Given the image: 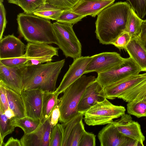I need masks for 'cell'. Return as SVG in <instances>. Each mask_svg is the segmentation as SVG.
I'll use <instances>...</instances> for the list:
<instances>
[{
    "label": "cell",
    "instance_id": "5bb4252c",
    "mask_svg": "<svg viewBox=\"0 0 146 146\" xmlns=\"http://www.w3.org/2000/svg\"><path fill=\"white\" fill-rule=\"evenodd\" d=\"M106 98L104 88L96 80L85 90L78 105V112L84 115L90 108Z\"/></svg>",
    "mask_w": 146,
    "mask_h": 146
},
{
    "label": "cell",
    "instance_id": "ab89813d",
    "mask_svg": "<svg viewBox=\"0 0 146 146\" xmlns=\"http://www.w3.org/2000/svg\"><path fill=\"white\" fill-rule=\"evenodd\" d=\"M0 109L3 112L9 107L6 94L5 85L0 80Z\"/></svg>",
    "mask_w": 146,
    "mask_h": 146
},
{
    "label": "cell",
    "instance_id": "d590c367",
    "mask_svg": "<svg viewBox=\"0 0 146 146\" xmlns=\"http://www.w3.org/2000/svg\"><path fill=\"white\" fill-rule=\"evenodd\" d=\"M132 37L128 32L124 31L119 35L111 44L119 50L125 49Z\"/></svg>",
    "mask_w": 146,
    "mask_h": 146
},
{
    "label": "cell",
    "instance_id": "e0dca14e",
    "mask_svg": "<svg viewBox=\"0 0 146 146\" xmlns=\"http://www.w3.org/2000/svg\"><path fill=\"white\" fill-rule=\"evenodd\" d=\"M25 44L13 34L0 40V59L19 57L24 54Z\"/></svg>",
    "mask_w": 146,
    "mask_h": 146
},
{
    "label": "cell",
    "instance_id": "4dcf8cb0",
    "mask_svg": "<svg viewBox=\"0 0 146 146\" xmlns=\"http://www.w3.org/2000/svg\"><path fill=\"white\" fill-rule=\"evenodd\" d=\"M86 17L75 13L72 12L71 9L66 10H63L59 17L56 21L61 23L73 25L77 23Z\"/></svg>",
    "mask_w": 146,
    "mask_h": 146
},
{
    "label": "cell",
    "instance_id": "f1b7e54d",
    "mask_svg": "<svg viewBox=\"0 0 146 146\" xmlns=\"http://www.w3.org/2000/svg\"><path fill=\"white\" fill-rule=\"evenodd\" d=\"M0 146H3V139L7 135L12 133L15 127L11 124V120L0 109Z\"/></svg>",
    "mask_w": 146,
    "mask_h": 146
},
{
    "label": "cell",
    "instance_id": "f6af8a7d",
    "mask_svg": "<svg viewBox=\"0 0 146 146\" xmlns=\"http://www.w3.org/2000/svg\"><path fill=\"white\" fill-rule=\"evenodd\" d=\"M4 113L6 116L11 120L14 119L15 117L14 112L9 107L5 111Z\"/></svg>",
    "mask_w": 146,
    "mask_h": 146
},
{
    "label": "cell",
    "instance_id": "cb8c5ba5",
    "mask_svg": "<svg viewBox=\"0 0 146 146\" xmlns=\"http://www.w3.org/2000/svg\"><path fill=\"white\" fill-rule=\"evenodd\" d=\"M146 98V80L132 88L119 99L129 102L134 101L143 100Z\"/></svg>",
    "mask_w": 146,
    "mask_h": 146
},
{
    "label": "cell",
    "instance_id": "8992f818",
    "mask_svg": "<svg viewBox=\"0 0 146 146\" xmlns=\"http://www.w3.org/2000/svg\"><path fill=\"white\" fill-rule=\"evenodd\" d=\"M57 44L66 58L73 59L81 56L82 45L72 24L57 22L52 23Z\"/></svg>",
    "mask_w": 146,
    "mask_h": 146
},
{
    "label": "cell",
    "instance_id": "603a6c76",
    "mask_svg": "<svg viewBox=\"0 0 146 146\" xmlns=\"http://www.w3.org/2000/svg\"><path fill=\"white\" fill-rule=\"evenodd\" d=\"M63 11L53 5L46 3L40 6L33 13L46 19L56 21Z\"/></svg>",
    "mask_w": 146,
    "mask_h": 146
},
{
    "label": "cell",
    "instance_id": "1f68e13d",
    "mask_svg": "<svg viewBox=\"0 0 146 146\" xmlns=\"http://www.w3.org/2000/svg\"><path fill=\"white\" fill-rule=\"evenodd\" d=\"M46 3V0H19L18 5L24 12L32 14L40 6Z\"/></svg>",
    "mask_w": 146,
    "mask_h": 146
},
{
    "label": "cell",
    "instance_id": "8fae6325",
    "mask_svg": "<svg viewBox=\"0 0 146 146\" xmlns=\"http://www.w3.org/2000/svg\"><path fill=\"white\" fill-rule=\"evenodd\" d=\"M51 115L45 120L41 121L35 131L24 134L20 140L21 146H49L50 136L52 128Z\"/></svg>",
    "mask_w": 146,
    "mask_h": 146
},
{
    "label": "cell",
    "instance_id": "44dd1931",
    "mask_svg": "<svg viewBox=\"0 0 146 146\" xmlns=\"http://www.w3.org/2000/svg\"><path fill=\"white\" fill-rule=\"evenodd\" d=\"M5 88L9 107L15 115L13 119L26 116L24 104L21 94L5 85Z\"/></svg>",
    "mask_w": 146,
    "mask_h": 146
},
{
    "label": "cell",
    "instance_id": "3957f363",
    "mask_svg": "<svg viewBox=\"0 0 146 146\" xmlns=\"http://www.w3.org/2000/svg\"><path fill=\"white\" fill-rule=\"evenodd\" d=\"M17 20L19 32L27 42L56 44L52 23L32 14L19 13Z\"/></svg>",
    "mask_w": 146,
    "mask_h": 146
},
{
    "label": "cell",
    "instance_id": "9c48e42d",
    "mask_svg": "<svg viewBox=\"0 0 146 146\" xmlns=\"http://www.w3.org/2000/svg\"><path fill=\"white\" fill-rule=\"evenodd\" d=\"M84 74L96 72L98 73L109 70L122 64L126 58L115 52H105L92 56Z\"/></svg>",
    "mask_w": 146,
    "mask_h": 146
},
{
    "label": "cell",
    "instance_id": "8d00e7d4",
    "mask_svg": "<svg viewBox=\"0 0 146 146\" xmlns=\"http://www.w3.org/2000/svg\"><path fill=\"white\" fill-rule=\"evenodd\" d=\"M27 61L28 60L25 54L23 56L20 57L0 59V62L9 67L25 65Z\"/></svg>",
    "mask_w": 146,
    "mask_h": 146
},
{
    "label": "cell",
    "instance_id": "f35d334b",
    "mask_svg": "<svg viewBox=\"0 0 146 146\" xmlns=\"http://www.w3.org/2000/svg\"><path fill=\"white\" fill-rule=\"evenodd\" d=\"M3 2L0 1V40L3 38L7 21L6 18V11Z\"/></svg>",
    "mask_w": 146,
    "mask_h": 146
},
{
    "label": "cell",
    "instance_id": "60d3db41",
    "mask_svg": "<svg viewBox=\"0 0 146 146\" xmlns=\"http://www.w3.org/2000/svg\"><path fill=\"white\" fill-rule=\"evenodd\" d=\"M58 104H57L54 107L51 114V123L52 127L58 123L60 116Z\"/></svg>",
    "mask_w": 146,
    "mask_h": 146
},
{
    "label": "cell",
    "instance_id": "bcb514c9",
    "mask_svg": "<svg viewBox=\"0 0 146 146\" xmlns=\"http://www.w3.org/2000/svg\"><path fill=\"white\" fill-rule=\"evenodd\" d=\"M19 0H7L9 3L14 4L17 5H18Z\"/></svg>",
    "mask_w": 146,
    "mask_h": 146
},
{
    "label": "cell",
    "instance_id": "ac0fdd59",
    "mask_svg": "<svg viewBox=\"0 0 146 146\" xmlns=\"http://www.w3.org/2000/svg\"><path fill=\"white\" fill-rule=\"evenodd\" d=\"M115 0H82L71 9L72 12L95 17L102 10L113 4Z\"/></svg>",
    "mask_w": 146,
    "mask_h": 146
},
{
    "label": "cell",
    "instance_id": "5b68a950",
    "mask_svg": "<svg viewBox=\"0 0 146 146\" xmlns=\"http://www.w3.org/2000/svg\"><path fill=\"white\" fill-rule=\"evenodd\" d=\"M125 111L124 107L114 105L106 98L88 109L84 115V119L89 126L104 125L121 117Z\"/></svg>",
    "mask_w": 146,
    "mask_h": 146
},
{
    "label": "cell",
    "instance_id": "e575fe53",
    "mask_svg": "<svg viewBox=\"0 0 146 146\" xmlns=\"http://www.w3.org/2000/svg\"><path fill=\"white\" fill-rule=\"evenodd\" d=\"M141 19L146 15V0H127Z\"/></svg>",
    "mask_w": 146,
    "mask_h": 146
},
{
    "label": "cell",
    "instance_id": "9a60e30c",
    "mask_svg": "<svg viewBox=\"0 0 146 146\" xmlns=\"http://www.w3.org/2000/svg\"><path fill=\"white\" fill-rule=\"evenodd\" d=\"M111 122L120 133L137 141L143 146H144L145 137L141 131L140 125L137 122L133 120L130 115L125 113L119 119Z\"/></svg>",
    "mask_w": 146,
    "mask_h": 146
},
{
    "label": "cell",
    "instance_id": "30bf717a",
    "mask_svg": "<svg viewBox=\"0 0 146 146\" xmlns=\"http://www.w3.org/2000/svg\"><path fill=\"white\" fill-rule=\"evenodd\" d=\"M44 92L39 89L23 90L21 95L23 101L26 116L41 121L43 99Z\"/></svg>",
    "mask_w": 146,
    "mask_h": 146
},
{
    "label": "cell",
    "instance_id": "d6a6232c",
    "mask_svg": "<svg viewBox=\"0 0 146 146\" xmlns=\"http://www.w3.org/2000/svg\"><path fill=\"white\" fill-rule=\"evenodd\" d=\"M63 133L61 124L52 127L50 136L49 146H62Z\"/></svg>",
    "mask_w": 146,
    "mask_h": 146
},
{
    "label": "cell",
    "instance_id": "ba28073f",
    "mask_svg": "<svg viewBox=\"0 0 146 146\" xmlns=\"http://www.w3.org/2000/svg\"><path fill=\"white\" fill-rule=\"evenodd\" d=\"M48 44L28 42L25 54L28 60L25 65L30 66L51 62L54 56H58L59 48Z\"/></svg>",
    "mask_w": 146,
    "mask_h": 146
},
{
    "label": "cell",
    "instance_id": "b9f144b4",
    "mask_svg": "<svg viewBox=\"0 0 146 146\" xmlns=\"http://www.w3.org/2000/svg\"><path fill=\"white\" fill-rule=\"evenodd\" d=\"M138 38L146 50V19L143 20Z\"/></svg>",
    "mask_w": 146,
    "mask_h": 146
},
{
    "label": "cell",
    "instance_id": "ee69618b",
    "mask_svg": "<svg viewBox=\"0 0 146 146\" xmlns=\"http://www.w3.org/2000/svg\"><path fill=\"white\" fill-rule=\"evenodd\" d=\"M142 146V145L137 141L127 137L125 146Z\"/></svg>",
    "mask_w": 146,
    "mask_h": 146
},
{
    "label": "cell",
    "instance_id": "d6986e66",
    "mask_svg": "<svg viewBox=\"0 0 146 146\" xmlns=\"http://www.w3.org/2000/svg\"><path fill=\"white\" fill-rule=\"evenodd\" d=\"M98 137L101 146H125L127 137L111 122L99 132Z\"/></svg>",
    "mask_w": 146,
    "mask_h": 146
},
{
    "label": "cell",
    "instance_id": "7a4b0ae2",
    "mask_svg": "<svg viewBox=\"0 0 146 146\" xmlns=\"http://www.w3.org/2000/svg\"><path fill=\"white\" fill-rule=\"evenodd\" d=\"M65 60L63 59L26 66L23 72V90L39 89L44 92H54L56 89L58 78Z\"/></svg>",
    "mask_w": 146,
    "mask_h": 146
},
{
    "label": "cell",
    "instance_id": "c3c4849f",
    "mask_svg": "<svg viewBox=\"0 0 146 146\" xmlns=\"http://www.w3.org/2000/svg\"></svg>",
    "mask_w": 146,
    "mask_h": 146
},
{
    "label": "cell",
    "instance_id": "4fadbf2b",
    "mask_svg": "<svg viewBox=\"0 0 146 146\" xmlns=\"http://www.w3.org/2000/svg\"><path fill=\"white\" fill-rule=\"evenodd\" d=\"M146 80V72L127 77L104 88L106 98H119L127 92Z\"/></svg>",
    "mask_w": 146,
    "mask_h": 146
},
{
    "label": "cell",
    "instance_id": "277c9868",
    "mask_svg": "<svg viewBox=\"0 0 146 146\" xmlns=\"http://www.w3.org/2000/svg\"><path fill=\"white\" fill-rule=\"evenodd\" d=\"M96 80L94 76L83 75L64 90L58 104L60 122L67 121L79 113L78 106L84 93L87 87Z\"/></svg>",
    "mask_w": 146,
    "mask_h": 146
},
{
    "label": "cell",
    "instance_id": "7c38bea8",
    "mask_svg": "<svg viewBox=\"0 0 146 146\" xmlns=\"http://www.w3.org/2000/svg\"><path fill=\"white\" fill-rule=\"evenodd\" d=\"M91 58V56H81L74 59L55 91L59 94L63 92L68 86L84 74Z\"/></svg>",
    "mask_w": 146,
    "mask_h": 146
},
{
    "label": "cell",
    "instance_id": "484cf974",
    "mask_svg": "<svg viewBox=\"0 0 146 146\" xmlns=\"http://www.w3.org/2000/svg\"><path fill=\"white\" fill-rule=\"evenodd\" d=\"M41 121L28 116L16 119L11 120V123L15 127L21 128L25 134L32 133L36 130L39 126Z\"/></svg>",
    "mask_w": 146,
    "mask_h": 146
},
{
    "label": "cell",
    "instance_id": "ffe728a7",
    "mask_svg": "<svg viewBox=\"0 0 146 146\" xmlns=\"http://www.w3.org/2000/svg\"><path fill=\"white\" fill-rule=\"evenodd\" d=\"M125 49L141 71L146 72V50L138 37L132 38Z\"/></svg>",
    "mask_w": 146,
    "mask_h": 146
},
{
    "label": "cell",
    "instance_id": "2e32d148",
    "mask_svg": "<svg viewBox=\"0 0 146 146\" xmlns=\"http://www.w3.org/2000/svg\"><path fill=\"white\" fill-rule=\"evenodd\" d=\"M26 66L9 67L0 62V80L5 86L21 94L23 90V72Z\"/></svg>",
    "mask_w": 146,
    "mask_h": 146
},
{
    "label": "cell",
    "instance_id": "74e56055",
    "mask_svg": "<svg viewBox=\"0 0 146 146\" xmlns=\"http://www.w3.org/2000/svg\"><path fill=\"white\" fill-rule=\"evenodd\" d=\"M96 135L86 131L84 132L80 139L79 146H95Z\"/></svg>",
    "mask_w": 146,
    "mask_h": 146
},
{
    "label": "cell",
    "instance_id": "83f0119b",
    "mask_svg": "<svg viewBox=\"0 0 146 146\" xmlns=\"http://www.w3.org/2000/svg\"><path fill=\"white\" fill-rule=\"evenodd\" d=\"M127 113L138 118L146 117V102L143 100L134 101L128 102Z\"/></svg>",
    "mask_w": 146,
    "mask_h": 146
},
{
    "label": "cell",
    "instance_id": "f546056e",
    "mask_svg": "<svg viewBox=\"0 0 146 146\" xmlns=\"http://www.w3.org/2000/svg\"><path fill=\"white\" fill-rule=\"evenodd\" d=\"M85 131L82 119L74 127L68 138L66 146H79L82 136Z\"/></svg>",
    "mask_w": 146,
    "mask_h": 146
},
{
    "label": "cell",
    "instance_id": "4316f807",
    "mask_svg": "<svg viewBox=\"0 0 146 146\" xmlns=\"http://www.w3.org/2000/svg\"><path fill=\"white\" fill-rule=\"evenodd\" d=\"M84 115L79 113L76 116L61 124L63 137L62 146H66L70 135L75 125L83 119Z\"/></svg>",
    "mask_w": 146,
    "mask_h": 146
},
{
    "label": "cell",
    "instance_id": "7402d4cb",
    "mask_svg": "<svg viewBox=\"0 0 146 146\" xmlns=\"http://www.w3.org/2000/svg\"><path fill=\"white\" fill-rule=\"evenodd\" d=\"M59 95L55 91L44 92L42 107L43 119L41 121L45 120L48 118L54 107L59 103L60 99L58 98Z\"/></svg>",
    "mask_w": 146,
    "mask_h": 146
},
{
    "label": "cell",
    "instance_id": "7dc6e473",
    "mask_svg": "<svg viewBox=\"0 0 146 146\" xmlns=\"http://www.w3.org/2000/svg\"><path fill=\"white\" fill-rule=\"evenodd\" d=\"M143 100L145 101V102H146V98H145L144 99H143Z\"/></svg>",
    "mask_w": 146,
    "mask_h": 146
},
{
    "label": "cell",
    "instance_id": "6da1fadb",
    "mask_svg": "<svg viewBox=\"0 0 146 146\" xmlns=\"http://www.w3.org/2000/svg\"><path fill=\"white\" fill-rule=\"evenodd\" d=\"M131 8L128 3L118 2L106 8L98 15L95 33L100 43L111 44L125 31Z\"/></svg>",
    "mask_w": 146,
    "mask_h": 146
},
{
    "label": "cell",
    "instance_id": "836d02e7",
    "mask_svg": "<svg viewBox=\"0 0 146 146\" xmlns=\"http://www.w3.org/2000/svg\"><path fill=\"white\" fill-rule=\"evenodd\" d=\"M82 0H46V2L63 10L71 9Z\"/></svg>",
    "mask_w": 146,
    "mask_h": 146
},
{
    "label": "cell",
    "instance_id": "d4e9b609",
    "mask_svg": "<svg viewBox=\"0 0 146 146\" xmlns=\"http://www.w3.org/2000/svg\"><path fill=\"white\" fill-rule=\"evenodd\" d=\"M143 21L131 7L124 31L128 33L132 38L138 36L140 32Z\"/></svg>",
    "mask_w": 146,
    "mask_h": 146
},
{
    "label": "cell",
    "instance_id": "52a82bcc",
    "mask_svg": "<svg viewBox=\"0 0 146 146\" xmlns=\"http://www.w3.org/2000/svg\"><path fill=\"white\" fill-rule=\"evenodd\" d=\"M141 71L139 67L129 57L118 66L98 73L96 80L104 88L129 76L139 74Z\"/></svg>",
    "mask_w": 146,
    "mask_h": 146
},
{
    "label": "cell",
    "instance_id": "7bdbcfd3",
    "mask_svg": "<svg viewBox=\"0 0 146 146\" xmlns=\"http://www.w3.org/2000/svg\"><path fill=\"white\" fill-rule=\"evenodd\" d=\"M3 146H21L20 140L15 139L12 137L9 138Z\"/></svg>",
    "mask_w": 146,
    "mask_h": 146
}]
</instances>
